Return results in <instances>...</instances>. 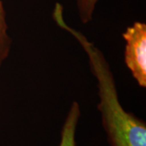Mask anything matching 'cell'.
Listing matches in <instances>:
<instances>
[{"mask_svg": "<svg viewBox=\"0 0 146 146\" xmlns=\"http://www.w3.org/2000/svg\"><path fill=\"white\" fill-rule=\"evenodd\" d=\"M124 63L139 86L146 88V24L136 21L123 33Z\"/></svg>", "mask_w": 146, "mask_h": 146, "instance_id": "cell-1", "label": "cell"}, {"mask_svg": "<svg viewBox=\"0 0 146 146\" xmlns=\"http://www.w3.org/2000/svg\"><path fill=\"white\" fill-rule=\"evenodd\" d=\"M99 0H76L79 17L82 24L86 25L93 20L94 10Z\"/></svg>", "mask_w": 146, "mask_h": 146, "instance_id": "cell-4", "label": "cell"}, {"mask_svg": "<svg viewBox=\"0 0 146 146\" xmlns=\"http://www.w3.org/2000/svg\"><path fill=\"white\" fill-rule=\"evenodd\" d=\"M6 11L3 1L0 0V68L10 54L12 40L7 33Z\"/></svg>", "mask_w": 146, "mask_h": 146, "instance_id": "cell-3", "label": "cell"}, {"mask_svg": "<svg viewBox=\"0 0 146 146\" xmlns=\"http://www.w3.org/2000/svg\"><path fill=\"white\" fill-rule=\"evenodd\" d=\"M80 117V106L74 101L68 111L61 131V141L58 146H76V132Z\"/></svg>", "mask_w": 146, "mask_h": 146, "instance_id": "cell-2", "label": "cell"}]
</instances>
